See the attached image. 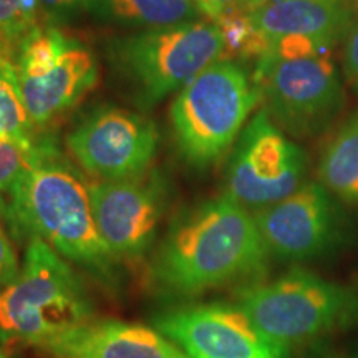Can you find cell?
<instances>
[{
  "label": "cell",
  "mask_w": 358,
  "mask_h": 358,
  "mask_svg": "<svg viewBox=\"0 0 358 358\" xmlns=\"http://www.w3.org/2000/svg\"><path fill=\"white\" fill-rule=\"evenodd\" d=\"M198 6L201 13L208 15L211 22L217 19L219 15L227 8L243 6V0H192Z\"/></svg>",
  "instance_id": "d4e9b609"
},
{
  "label": "cell",
  "mask_w": 358,
  "mask_h": 358,
  "mask_svg": "<svg viewBox=\"0 0 358 358\" xmlns=\"http://www.w3.org/2000/svg\"><path fill=\"white\" fill-rule=\"evenodd\" d=\"M93 320L82 280L45 241H29L24 264L0 289V338L43 348Z\"/></svg>",
  "instance_id": "3957f363"
},
{
  "label": "cell",
  "mask_w": 358,
  "mask_h": 358,
  "mask_svg": "<svg viewBox=\"0 0 358 358\" xmlns=\"http://www.w3.org/2000/svg\"><path fill=\"white\" fill-rule=\"evenodd\" d=\"M93 217L103 243L116 261H133L148 252L166 208V187L159 174L93 181L88 185Z\"/></svg>",
  "instance_id": "7c38bea8"
},
{
  "label": "cell",
  "mask_w": 358,
  "mask_h": 358,
  "mask_svg": "<svg viewBox=\"0 0 358 358\" xmlns=\"http://www.w3.org/2000/svg\"><path fill=\"white\" fill-rule=\"evenodd\" d=\"M19 259H17L15 250H13V245L6 231L0 226V289L10 284L19 274Z\"/></svg>",
  "instance_id": "7402d4cb"
},
{
  "label": "cell",
  "mask_w": 358,
  "mask_h": 358,
  "mask_svg": "<svg viewBox=\"0 0 358 358\" xmlns=\"http://www.w3.org/2000/svg\"><path fill=\"white\" fill-rule=\"evenodd\" d=\"M22 93L34 128H47L96 87L95 53L53 25H37L17 50Z\"/></svg>",
  "instance_id": "8992f818"
},
{
  "label": "cell",
  "mask_w": 358,
  "mask_h": 358,
  "mask_svg": "<svg viewBox=\"0 0 358 358\" xmlns=\"http://www.w3.org/2000/svg\"><path fill=\"white\" fill-rule=\"evenodd\" d=\"M155 329L189 358H290L289 347L264 334L239 306L173 308L156 317Z\"/></svg>",
  "instance_id": "8fae6325"
},
{
  "label": "cell",
  "mask_w": 358,
  "mask_h": 358,
  "mask_svg": "<svg viewBox=\"0 0 358 358\" xmlns=\"http://www.w3.org/2000/svg\"><path fill=\"white\" fill-rule=\"evenodd\" d=\"M53 358H189L155 327L88 322L43 348Z\"/></svg>",
  "instance_id": "9a60e30c"
},
{
  "label": "cell",
  "mask_w": 358,
  "mask_h": 358,
  "mask_svg": "<svg viewBox=\"0 0 358 358\" xmlns=\"http://www.w3.org/2000/svg\"><path fill=\"white\" fill-rule=\"evenodd\" d=\"M115 55L136 90L140 106L151 108L224 60V42L214 22L196 20L123 38Z\"/></svg>",
  "instance_id": "5b68a950"
},
{
  "label": "cell",
  "mask_w": 358,
  "mask_h": 358,
  "mask_svg": "<svg viewBox=\"0 0 358 358\" xmlns=\"http://www.w3.org/2000/svg\"><path fill=\"white\" fill-rule=\"evenodd\" d=\"M343 65L348 82L358 90V22L352 27L347 35L345 52H343Z\"/></svg>",
  "instance_id": "603a6c76"
},
{
  "label": "cell",
  "mask_w": 358,
  "mask_h": 358,
  "mask_svg": "<svg viewBox=\"0 0 358 358\" xmlns=\"http://www.w3.org/2000/svg\"><path fill=\"white\" fill-rule=\"evenodd\" d=\"M88 10L124 24L164 29L199 19L192 0H90Z\"/></svg>",
  "instance_id": "2e32d148"
},
{
  "label": "cell",
  "mask_w": 358,
  "mask_h": 358,
  "mask_svg": "<svg viewBox=\"0 0 358 358\" xmlns=\"http://www.w3.org/2000/svg\"><path fill=\"white\" fill-rule=\"evenodd\" d=\"M0 358H7V355H6V352H3V350H0Z\"/></svg>",
  "instance_id": "83f0119b"
},
{
  "label": "cell",
  "mask_w": 358,
  "mask_h": 358,
  "mask_svg": "<svg viewBox=\"0 0 358 358\" xmlns=\"http://www.w3.org/2000/svg\"><path fill=\"white\" fill-rule=\"evenodd\" d=\"M250 15L277 55L330 52L352 24L347 0H267Z\"/></svg>",
  "instance_id": "4fadbf2b"
},
{
  "label": "cell",
  "mask_w": 358,
  "mask_h": 358,
  "mask_svg": "<svg viewBox=\"0 0 358 358\" xmlns=\"http://www.w3.org/2000/svg\"><path fill=\"white\" fill-rule=\"evenodd\" d=\"M43 12L55 17H65L78 10H88L90 0H38Z\"/></svg>",
  "instance_id": "cb8c5ba5"
},
{
  "label": "cell",
  "mask_w": 358,
  "mask_h": 358,
  "mask_svg": "<svg viewBox=\"0 0 358 358\" xmlns=\"http://www.w3.org/2000/svg\"><path fill=\"white\" fill-rule=\"evenodd\" d=\"M7 221L19 236L42 239L65 261L110 279L118 262L103 243L88 186L55 159L50 148L10 192Z\"/></svg>",
  "instance_id": "7a4b0ae2"
},
{
  "label": "cell",
  "mask_w": 358,
  "mask_h": 358,
  "mask_svg": "<svg viewBox=\"0 0 358 358\" xmlns=\"http://www.w3.org/2000/svg\"><path fill=\"white\" fill-rule=\"evenodd\" d=\"M43 145L35 150L17 145L8 140H0V189L3 192L13 191L22 178L25 176L42 156Z\"/></svg>",
  "instance_id": "44dd1931"
},
{
  "label": "cell",
  "mask_w": 358,
  "mask_h": 358,
  "mask_svg": "<svg viewBox=\"0 0 358 358\" xmlns=\"http://www.w3.org/2000/svg\"><path fill=\"white\" fill-rule=\"evenodd\" d=\"M320 181L348 203H358V113L340 127L320 158Z\"/></svg>",
  "instance_id": "e0dca14e"
},
{
  "label": "cell",
  "mask_w": 358,
  "mask_h": 358,
  "mask_svg": "<svg viewBox=\"0 0 358 358\" xmlns=\"http://www.w3.org/2000/svg\"><path fill=\"white\" fill-rule=\"evenodd\" d=\"M261 93L243 66L219 60L179 90L171 116L179 153L196 168L217 163L243 131Z\"/></svg>",
  "instance_id": "277c9868"
},
{
  "label": "cell",
  "mask_w": 358,
  "mask_h": 358,
  "mask_svg": "<svg viewBox=\"0 0 358 358\" xmlns=\"http://www.w3.org/2000/svg\"><path fill=\"white\" fill-rule=\"evenodd\" d=\"M224 42V60L231 58H261L271 45L254 24L250 10L236 6L224 10L214 20Z\"/></svg>",
  "instance_id": "d6986e66"
},
{
  "label": "cell",
  "mask_w": 358,
  "mask_h": 358,
  "mask_svg": "<svg viewBox=\"0 0 358 358\" xmlns=\"http://www.w3.org/2000/svg\"><path fill=\"white\" fill-rule=\"evenodd\" d=\"M38 0H0V42L19 50L22 40L38 25Z\"/></svg>",
  "instance_id": "ffe728a7"
},
{
  "label": "cell",
  "mask_w": 358,
  "mask_h": 358,
  "mask_svg": "<svg viewBox=\"0 0 358 358\" xmlns=\"http://www.w3.org/2000/svg\"><path fill=\"white\" fill-rule=\"evenodd\" d=\"M268 250L256 219L236 201H208L179 216L156 250L151 279L187 297L261 274Z\"/></svg>",
  "instance_id": "6da1fadb"
},
{
  "label": "cell",
  "mask_w": 358,
  "mask_h": 358,
  "mask_svg": "<svg viewBox=\"0 0 358 358\" xmlns=\"http://www.w3.org/2000/svg\"><path fill=\"white\" fill-rule=\"evenodd\" d=\"M8 216V204L6 203V198H3V191L0 189V217L7 219Z\"/></svg>",
  "instance_id": "484cf974"
},
{
  "label": "cell",
  "mask_w": 358,
  "mask_h": 358,
  "mask_svg": "<svg viewBox=\"0 0 358 358\" xmlns=\"http://www.w3.org/2000/svg\"><path fill=\"white\" fill-rule=\"evenodd\" d=\"M306 169V153L261 110L239 134L226 173V196L261 211L297 191Z\"/></svg>",
  "instance_id": "9c48e42d"
},
{
  "label": "cell",
  "mask_w": 358,
  "mask_h": 358,
  "mask_svg": "<svg viewBox=\"0 0 358 358\" xmlns=\"http://www.w3.org/2000/svg\"><path fill=\"white\" fill-rule=\"evenodd\" d=\"M236 306L264 334L290 347L340 324L347 317L348 297L332 282L294 268L272 282L241 289Z\"/></svg>",
  "instance_id": "ba28073f"
},
{
  "label": "cell",
  "mask_w": 358,
  "mask_h": 358,
  "mask_svg": "<svg viewBox=\"0 0 358 358\" xmlns=\"http://www.w3.org/2000/svg\"><path fill=\"white\" fill-rule=\"evenodd\" d=\"M254 219L268 252L289 261L319 256L337 236L332 201L325 187L315 182L261 209Z\"/></svg>",
  "instance_id": "5bb4252c"
},
{
  "label": "cell",
  "mask_w": 358,
  "mask_h": 358,
  "mask_svg": "<svg viewBox=\"0 0 358 358\" xmlns=\"http://www.w3.org/2000/svg\"><path fill=\"white\" fill-rule=\"evenodd\" d=\"M252 82L267 113L297 136L319 133L343 105V90L330 52L277 55L257 60Z\"/></svg>",
  "instance_id": "52a82bcc"
},
{
  "label": "cell",
  "mask_w": 358,
  "mask_h": 358,
  "mask_svg": "<svg viewBox=\"0 0 358 358\" xmlns=\"http://www.w3.org/2000/svg\"><path fill=\"white\" fill-rule=\"evenodd\" d=\"M15 58V52L0 42V140L35 150V128L25 106Z\"/></svg>",
  "instance_id": "ac0fdd59"
},
{
  "label": "cell",
  "mask_w": 358,
  "mask_h": 358,
  "mask_svg": "<svg viewBox=\"0 0 358 358\" xmlns=\"http://www.w3.org/2000/svg\"><path fill=\"white\" fill-rule=\"evenodd\" d=\"M264 2H267V0H243V7L248 8V10H254V8L262 6Z\"/></svg>",
  "instance_id": "4316f807"
},
{
  "label": "cell",
  "mask_w": 358,
  "mask_h": 358,
  "mask_svg": "<svg viewBox=\"0 0 358 358\" xmlns=\"http://www.w3.org/2000/svg\"><path fill=\"white\" fill-rule=\"evenodd\" d=\"M158 141L151 120L128 110L103 108L66 136V150L98 181H122L146 174Z\"/></svg>",
  "instance_id": "30bf717a"
}]
</instances>
